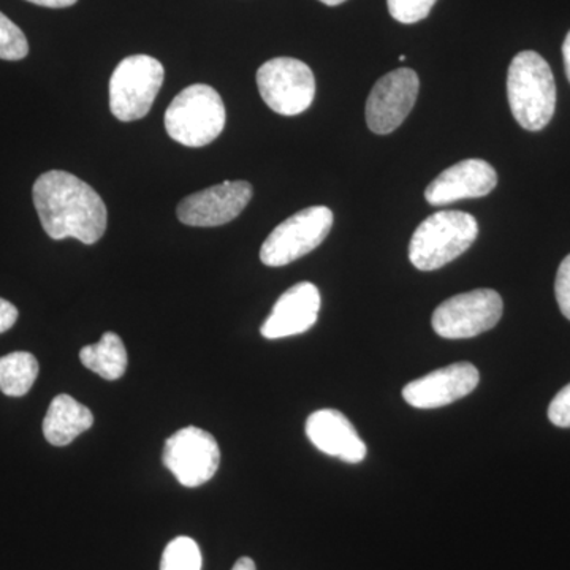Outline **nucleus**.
I'll return each instance as SVG.
<instances>
[{"label":"nucleus","mask_w":570,"mask_h":570,"mask_svg":"<svg viewBox=\"0 0 570 570\" xmlns=\"http://www.w3.org/2000/svg\"><path fill=\"white\" fill-rule=\"evenodd\" d=\"M33 205L41 227L56 242L75 238L82 245H96L108 224L107 206L100 195L67 171H47L32 189Z\"/></svg>","instance_id":"1"},{"label":"nucleus","mask_w":570,"mask_h":570,"mask_svg":"<svg viewBox=\"0 0 570 570\" xmlns=\"http://www.w3.org/2000/svg\"><path fill=\"white\" fill-rule=\"evenodd\" d=\"M508 97L513 118L538 132L549 126L557 108V82L549 62L535 51H521L510 62Z\"/></svg>","instance_id":"2"},{"label":"nucleus","mask_w":570,"mask_h":570,"mask_svg":"<svg viewBox=\"0 0 570 570\" xmlns=\"http://www.w3.org/2000/svg\"><path fill=\"white\" fill-rule=\"evenodd\" d=\"M479 235L474 216L463 212L431 214L412 235L409 261L420 272H434L466 253Z\"/></svg>","instance_id":"3"},{"label":"nucleus","mask_w":570,"mask_h":570,"mask_svg":"<svg viewBox=\"0 0 570 570\" xmlns=\"http://www.w3.org/2000/svg\"><path fill=\"white\" fill-rule=\"evenodd\" d=\"M227 112L223 97L208 85H193L171 100L165 129L171 140L189 148L209 145L223 134Z\"/></svg>","instance_id":"4"},{"label":"nucleus","mask_w":570,"mask_h":570,"mask_svg":"<svg viewBox=\"0 0 570 570\" xmlns=\"http://www.w3.org/2000/svg\"><path fill=\"white\" fill-rule=\"evenodd\" d=\"M163 63L151 56H129L118 63L110 80V108L122 122L138 121L151 110L163 88Z\"/></svg>","instance_id":"5"},{"label":"nucleus","mask_w":570,"mask_h":570,"mask_svg":"<svg viewBox=\"0 0 570 570\" xmlns=\"http://www.w3.org/2000/svg\"><path fill=\"white\" fill-rule=\"evenodd\" d=\"M333 225L332 209L311 206L288 217L265 239L261 249L262 264L285 266L313 253L324 243Z\"/></svg>","instance_id":"6"},{"label":"nucleus","mask_w":570,"mask_h":570,"mask_svg":"<svg viewBox=\"0 0 570 570\" xmlns=\"http://www.w3.org/2000/svg\"><path fill=\"white\" fill-rule=\"evenodd\" d=\"M257 86L264 102L277 115L305 112L316 97V78L307 63L294 58H276L257 71Z\"/></svg>","instance_id":"7"},{"label":"nucleus","mask_w":570,"mask_h":570,"mask_svg":"<svg viewBox=\"0 0 570 570\" xmlns=\"http://www.w3.org/2000/svg\"><path fill=\"white\" fill-rule=\"evenodd\" d=\"M504 303L491 288H478L445 299L431 318L434 332L445 340H468L489 332L501 321Z\"/></svg>","instance_id":"8"},{"label":"nucleus","mask_w":570,"mask_h":570,"mask_svg":"<svg viewBox=\"0 0 570 570\" xmlns=\"http://www.w3.org/2000/svg\"><path fill=\"white\" fill-rule=\"evenodd\" d=\"M163 460L183 487L197 489L216 475L220 450L208 431L186 426L167 439Z\"/></svg>","instance_id":"9"},{"label":"nucleus","mask_w":570,"mask_h":570,"mask_svg":"<svg viewBox=\"0 0 570 570\" xmlns=\"http://www.w3.org/2000/svg\"><path fill=\"white\" fill-rule=\"evenodd\" d=\"M419 75L411 69H397L374 85L366 100V122L374 134L387 135L396 130L417 102Z\"/></svg>","instance_id":"10"},{"label":"nucleus","mask_w":570,"mask_h":570,"mask_svg":"<svg viewBox=\"0 0 570 570\" xmlns=\"http://www.w3.org/2000/svg\"><path fill=\"white\" fill-rule=\"evenodd\" d=\"M253 198V186L247 181H225L184 198L176 214L190 227H219L232 223Z\"/></svg>","instance_id":"11"},{"label":"nucleus","mask_w":570,"mask_h":570,"mask_svg":"<svg viewBox=\"0 0 570 570\" xmlns=\"http://www.w3.org/2000/svg\"><path fill=\"white\" fill-rule=\"evenodd\" d=\"M480 374L471 363H455L415 379L403 389V397L412 407L449 406L478 389Z\"/></svg>","instance_id":"12"},{"label":"nucleus","mask_w":570,"mask_h":570,"mask_svg":"<svg viewBox=\"0 0 570 570\" xmlns=\"http://www.w3.org/2000/svg\"><path fill=\"white\" fill-rule=\"evenodd\" d=\"M498 174L482 159H468L452 165L426 187L425 198L431 206H444L466 198L485 197L493 193Z\"/></svg>","instance_id":"13"},{"label":"nucleus","mask_w":570,"mask_h":570,"mask_svg":"<svg viewBox=\"0 0 570 570\" xmlns=\"http://www.w3.org/2000/svg\"><path fill=\"white\" fill-rule=\"evenodd\" d=\"M321 292L313 283H299L285 291L262 325L266 340L302 335L316 325L321 311Z\"/></svg>","instance_id":"14"},{"label":"nucleus","mask_w":570,"mask_h":570,"mask_svg":"<svg viewBox=\"0 0 570 570\" xmlns=\"http://www.w3.org/2000/svg\"><path fill=\"white\" fill-rule=\"evenodd\" d=\"M306 436L322 453L344 463L358 464L365 460L366 444L343 412L321 409L306 420Z\"/></svg>","instance_id":"15"},{"label":"nucleus","mask_w":570,"mask_h":570,"mask_svg":"<svg viewBox=\"0 0 570 570\" xmlns=\"http://www.w3.org/2000/svg\"><path fill=\"white\" fill-rule=\"evenodd\" d=\"M94 425L88 407L69 395H58L51 401L43 420L45 439L56 448H66Z\"/></svg>","instance_id":"16"},{"label":"nucleus","mask_w":570,"mask_h":570,"mask_svg":"<svg viewBox=\"0 0 570 570\" xmlns=\"http://www.w3.org/2000/svg\"><path fill=\"white\" fill-rule=\"evenodd\" d=\"M80 360L85 367L99 374L105 381H118L127 370V351L121 337L107 332L99 343L81 348Z\"/></svg>","instance_id":"17"},{"label":"nucleus","mask_w":570,"mask_h":570,"mask_svg":"<svg viewBox=\"0 0 570 570\" xmlns=\"http://www.w3.org/2000/svg\"><path fill=\"white\" fill-rule=\"evenodd\" d=\"M39 376V362L29 352L0 356V392L7 396L28 395Z\"/></svg>","instance_id":"18"},{"label":"nucleus","mask_w":570,"mask_h":570,"mask_svg":"<svg viewBox=\"0 0 570 570\" xmlns=\"http://www.w3.org/2000/svg\"><path fill=\"white\" fill-rule=\"evenodd\" d=\"M202 551L190 538H176L164 550L160 570H202Z\"/></svg>","instance_id":"19"},{"label":"nucleus","mask_w":570,"mask_h":570,"mask_svg":"<svg viewBox=\"0 0 570 570\" xmlns=\"http://www.w3.org/2000/svg\"><path fill=\"white\" fill-rule=\"evenodd\" d=\"M28 52L29 43L24 32L0 11V59L21 61Z\"/></svg>","instance_id":"20"},{"label":"nucleus","mask_w":570,"mask_h":570,"mask_svg":"<svg viewBox=\"0 0 570 570\" xmlns=\"http://www.w3.org/2000/svg\"><path fill=\"white\" fill-rule=\"evenodd\" d=\"M438 0H387L393 20L403 24H414L425 20Z\"/></svg>","instance_id":"21"},{"label":"nucleus","mask_w":570,"mask_h":570,"mask_svg":"<svg viewBox=\"0 0 570 570\" xmlns=\"http://www.w3.org/2000/svg\"><path fill=\"white\" fill-rule=\"evenodd\" d=\"M554 294H557V302L562 316L570 321V254L561 262L560 268H558Z\"/></svg>","instance_id":"22"},{"label":"nucleus","mask_w":570,"mask_h":570,"mask_svg":"<svg viewBox=\"0 0 570 570\" xmlns=\"http://www.w3.org/2000/svg\"><path fill=\"white\" fill-rule=\"evenodd\" d=\"M549 419L553 425L570 428V384L558 392L549 407Z\"/></svg>","instance_id":"23"},{"label":"nucleus","mask_w":570,"mask_h":570,"mask_svg":"<svg viewBox=\"0 0 570 570\" xmlns=\"http://www.w3.org/2000/svg\"><path fill=\"white\" fill-rule=\"evenodd\" d=\"M18 309L7 299L0 298V335L17 324Z\"/></svg>","instance_id":"24"},{"label":"nucleus","mask_w":570,"mask_h":570,"mask_svg":"<svg viewBox=\"0 0 570 570\" xmlns=\"http://www.w3.org/2000/svg\"><path fill=\"white\" fill-rule=\"evenodd\" d=\"M28 2L40 7H48V9H67V7L75 6L78 0H28Z\"/></svg>","instance_id":"25"},{"label":"nucleus","mask_w":570,"mask_h":570,"mask_svg":"<svg viewBox=\"0 0 570 570\" xmlns=\"http://www.w3.org/2000/svg\"><path fill=\"white\" fill-rule=\"evenodd\" d=\"M562 58H564L566 75H568L570 82V31L568 37H566L564 43H562Z\"/></svg>","instance_id":"26"},{"label":"nucleus","mask_w":570,"mask_h":570,"mask_svg":"<svg viewBox=\"0 0 570 570\" xmlns=\"http://www.w3.org/2000/svg\"><path fill=\"white\" fill-rule=\"evenodd\" d=\"M232 570H257V568H255V562L250 560V558L243 557L235 562L234 569Z\"/></svg>","instance_id":"27"},{"label":"nucleus","mask_w":570,"mask_h":570,"mask_svg":"<svg viewBox=\"0 0 570 570\" xmlns=\"http://www.w3.org/2000/svg\"><path fill=\"white\" fill-rule=\"evenodd\" d=\"M322 3L330 7L341 6V3L346 2V0H321Z\"/></svg>","instance_id":"28"}]
</instances>
